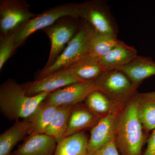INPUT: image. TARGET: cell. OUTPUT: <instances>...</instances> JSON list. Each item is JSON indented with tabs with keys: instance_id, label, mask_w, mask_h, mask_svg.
<instances>
[{
	"instance_id": "obj_1",
	"label": "cell",
	"mask_w": 155,
	"mask_h": 155,
	"mask_svg": "<svg viewBox=\"0 0 155 155\" xmlns=\"http://www.w3.org/2000/svg\"><path fill=\"white\" fill-rule=\"evenodd\" d=\"M144 129L137 112V93L125 103L119 115L115 143L122 155H141L145 142Z\"/></svg>"
},
{
	"instance_id": "obj_2",
	"label": "cell",
	"mask_w": 155,
	"mask_h": 155,
	"mask_svg": "<svg viewBox=\"0 0 155 155\" xmlns=\"http://www.w3.org/2000/svg\"><path fill=\"white\" fill-rule=\"evenodd\" d=\"M50 93H43L29 96L22 84L8 79L0 87L1 113L9 120L17 121L28 119Z\"/></svg>"
},
{
	"instance_id": "obj_3",
	"label": "cell",
	"mask_w": 155,
	"mask_h": 155,
	"mask_svg": "<svg viewBox=\"0 0 155 155\" xmlns=\"http://www.w3.org/2000/svg\"><path fill=\"white\" fill-rule=\"evenodd\" d=\"M94 30L87 22H83L79 30L52 65L39 71L35 79L67 69L89 55L90 45Z\"/></svg>"
},
{
	"instance_id": "obj_4",
	"label": "cell",
	"mask_w": 155,
	"mask_h": 155,
	"mask_svg": "<svg viewBox=\"0 0 155 155\" xmlns=\"http://www.w3.org/2000/svg\"><path fill=\"white\" fill-rule=\"evenodd\" d=\"M65 17L79 18V4H67L57 6L41 14H37L16 31L14 52L35 31L51 26Z\"/></svg>"
},
{
	"instance_id": "obj_5",
	"label": "cell",
	"mask_w": 155,
	"mask_h": 155,
	"mask_svg": "<svg viewBox=\"0 0 155 155\" xmlns=\"http://www.w3.org/2000/svg\"><path fill=\"white\" fill-rule=\"evenodd\" d=\"M96 90L114 101L126 102L136 92L130 79L119 70L104 71L94 80Z\"/></svg>"
},
{
	"instance_id": "obj_6",
	"label": "cell",
	"mask_w": 155,
	"mask_h": 155,
	"mask_svg": "<svg viewBox=\"0 0 155 155\" xmlns=\"http://www.w3.org/2000/svg\"><path fill=\"white\" fill-rule=\"evenodd\" d=\"M79 18L99 33L117 37V28L106 5L99 1L79 4Z\"/></svg>"
},
{
	"instance_id": "obj_7",
	"label": "cell",
	"mask_w": 155,
	"mask_h": 155,
	"mask_svg": "<svg viewBox=\"0 0 155 155\" xmlns=\"http://www.w3.org/2000/svg\"><path fill=\"white\" fill-rule=\"evenodd\" d=\"M37 14L31 13L26 2L2 0L0 2L1 36L16 31Z\"/></svg>"
},
{
	"instance_id": "obj_8",
	"label": "cell",
	"mask_w": 155,
	"mask_h": 155,
	"mask_svg": "<svg viewBox=\"0 0 155 155\" xmlns=\"http://www.w3.org/2000/svg\"><path fill=\"white\" fill-rule=\"evenodd\" d=\"M126 102L118 104L92 127L87 145V155H93L115 138L119 116Z\"/></svg>"
},
{
	"instance_id": "obj_9",
	"label": "cell",
	"mask_w": 155,
	"mask_h": 155,
	"mask_svg": "<svg viewBox=\"0 0 155 155\" xmlns=\"http://www.w3.org/2000/svg\"><path fill=\"white\" fill-rule=\"evenodd\" d=\"M80 26L75 20H64L56 22L44 29L51 43L49 56L44 68H48L54 64L77 33Z\"/></svg>"
},
{
	"instance_id": "obj_10",
	"label": "cell",
	"mask_w": 155,
	"mask_h": 155,
	"mask_svg": "<svg viewBox=\"0 0 155 155\" xmlns=\"http://www.w3.org/2000/svg\"><path fill=\"white\" fill-rule=\"evenodd\" d=\"M83 81L68 69H62L50 75L22 84L26 94L34 96L45 92H52L73 84Z\"/></svg>"
},
{
	"instance_id": "obj_11",
	"label": "cell",
	"mask_w": 155,
	"mask_h": 155,
	"mask_svg": "<svg viewBox=\"0 0 155 155\" xmlns=\"http://www.w3.org/2000/svg\"><path fill=\"white\" fill-rule=\"evenodd\" d=\"M94 90V80L81 81L50 93L44 102L57 107H74L85 101L90 94Z\"/></svg>"
},
{
	"instance_id": "obj_12",
	"label": "cell",
	"mask_w": 155,
	"mask_h": 155,
	"mask_svg": "<svg viewBox=\"0 0 155 155\" xmlns=\"http://www.w3.org/2000/svg\"><path fill=\"white\" fill-rule=\"evenodd\" d=\"M135 48L119 40L109 53L99 61L103 72L118 70L137 57Z\"/></svg>"
},
{
	"instance_id": "obj_13",
	"label": "cell",
	"mask_w": 155,
	"mask_h": 155,
	"mask_svg": "<svg viewBox=\"0 0 155 155\" xmlns=\"http://www.w3.org/2000/svg\"><path fill=\"white\" fill-rule=\"evenodd\" d=\"M57 145V142L49 136L33 134L10 155H54Z\"/></svg>"
},
{
	"instance_id": "obj_14",
	"label": "cell",
	"mask_w": 155,
	"mask_h": 155,
	"mask_svg": "<svg viewBox=\"0 0 155 155\" xmlns=\"http://www.w3.org/2000/svg\"><path fill=\"white\" fill-rule=\"evenodd\" d=\"M118 70L123 72L137 88L143 81L155 75V62L149 57L137 56Z\"/></svg>"
},
{
	"instance_id": "obj_15",
	"label": "cell",
	"mask_w": 155,
	"mask_h": 155,
	"mask_svg": "<svg viewBox=\"0 0 155 155\" xmlns=\"http://www.w3.org/2000/svg\"><path fill=\"white\" fill-rule=\"evenodd\" d=\"M30 133L27 119L17 120L14 125L0 135V155H10L16 144Z\"/></svg>"
},
{
	"instance_id": "obj_16",
	"label": "cell",
	"mask_w": 155,
	"mask_h": 155,
	"mask_svg": "<svg viewBox=\"0 0 155 155\" xmlns=\"http://www.w3.org/2000/svg\"><path fill=\"white\" fill-rule=\"evenodd\" d=\"M102 117L87 108L80 107L73 110L69 118L65 137L73 135L89 127H93Z\"/></svg>"
},
{
	"instance_id": "obj_17",
	"label": "cell",
	"mask_w": 155,
	"mask_h": 155,
	"mask_svg": "<svg viewBox=\"0 0 155 155\" xmlns=\"http://www.w3.org/2000/svg\"><path fill=\"white\" fill-rule=\"evenodd\" d=\"M137 112L144 131L155 129V91L137 93Z\"/></svg>"
},
{
	"instance_id": "obj_18",
	"label": "cell",
	"mask_w": 155,
	"mask_h": 155,
	"mask_svg": "<svg viewBox=\"0 0 155 155\" xmlns=\"http://www.w3.org/2000/svg\"><path fill=\"white\" fill-rule=\"evenodd\" d=\"M88 141L84 131L69 136L57 143L54 155H87Z\"/></svg>"
},
{
	"instance_id": "obj_19",
	"label": "cell",
	"mask_w": 155,
	"mask_h": 155,
	"mask_svg": "<svg viewBox=\"0 0 155 155\" xmlns=\"http://www.w3.org/2000/svg\"><path fill=\"white\" fill-rule=\"evenodd\" d=\"M58 107L43 102L27 119L30 125L29 135L44 134Z\"/></svg>"
},
{
	"instance_id": "obj_20",
	"label": "cell",
	"mask_w": 155,
	"mask_h": 155,
	"mask_svg": "<svg viewBox=\"0 0 155 155\" xmlns=\"http://www.w3.org/2000/svg\"><path fill=\"white\" fill-rule=\"evenodd\" d=\"M74 107H58L51 121L45 131L46 134L54 138L57 143L65 137L69 118Z\"/></svg>"
},
{
	"instance_id": "obj_21",
	"label": "cell",
	"mask_w": 155,
	"mask_h": 155,
	"mask_svg": "<svg viewBox=\"0 0 155 155\" xmlns=\"http://www.w3.org/2000/svg\"><path fill=\"white\" fill-rule=\"evenodd\" d=\"M67 69L83 81L96 80L103 72L99 61L89 55Z\"/></svg>"
},
{
	"instance_id": "obj_22",
	"label": "cell",
	"mask_w": 155,
	"mask_h": 155,
	"mask_svg": "<svg viewBox=\"0 0 155 155\" xmlns=\"http://www.w3.org/2000/svg\"><path fill=\"white\" fill-rule=\"evenodd\" d=\"M119 41L116 37L99 33L94 31L91 41L88 55L99 61Z\"/></svg>"
},
{
	"instance_id": "obj_23",
	"label": "cell",
	"mask_w": 155,
	"mask_h": 155,
	"mask_svg": "<svg viewBox=\"0 0 155 155\" xmlns=\"http://www.w3.org/2000/svg\"><path fill=\"white\" fill-rule=\"evenodd\" d=\"M85 101L87 109L101 117L110 113L120 103L114 101L103 93L97 90L91 93Z\"/></svg>"
},
{
	"instance_id": "obj_24",
	"label": "cell",
	"mask_w": 155,
	"mask_h": 155,
	"mask_svg": "<svg viewBox=\"0 0 155 155\" xmlns=\"http://www.w3.org/2000/svg\"><path fill=\"white\" fill-rule=\"evenodd\" d=\"M16 31L1 36L0 40V70L14 54L16 42Z\"/></svg>"
},
{
	"instance_id": "obj_25",
	"label": "cell",
	"mask_w": 155,
	"mask_h": 155,
	"mask_svg": "<svg viewBox=\"0 0 155 155\" xmlns=\"http://www.w3.org/2000/svg\"><path fill=\"white\" fill-rule=\"evenodd\" d=\"M92 155H120L115 143V138Z\"/></svg>"
},
{
	"instance_id": "obj_26",
	"label": "cell",
	"mask_w": 155,
	"mask_h": 155,
	"mask_svg": "<svg viewBox=\"0 0 155 155\" xmlns=\"http://www.w3.org/2000/svg\"><path fill=\"white\" fill-rule=\"evenodd\" d=\"M143 155H155V129L147 140V146Z\"/></svg>"
}]
</instances>
